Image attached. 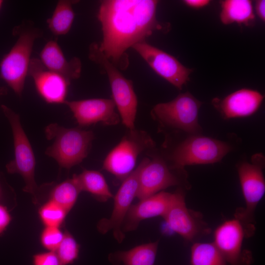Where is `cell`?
I'll return each mask as SVG.
<instances>
[{
	"label": "cell",
	"mask_w": 265,
	"mask_h": 265,
	"mask_svg": "<svg viewBox=\"0 0 265 265\" xmlns=\"http://www.w3.org/2000/svg\"><path fill=\"white\" fill-rule=\"evenodd\" d=\"M159 1L106 0L101 2L98 18L103 38L99 48L116 67L128 65L126 50L145 41L162 26L156 18Z\"/></svg>",
	"instance_id": "1"
},
{
	"label": "cell",
	"mask_w": 265,
	"mask_h": 265,
	"mask_svg": "<svg viewBox=\"0 0 265 265\" xmlns=\"http://www.w3.org/2000/svg\"><path fill=\"white\" fill-rule=\"evenodd\" d=\"M47 138L53 144L45 154L54 159L61 168L70 169L86 158L94 134L92 131L79 128H66L56 123L48 125L45 130Z\"/></svg>",
	"instance_id": "2"
},
{
	"label": "cell",
	"mask_w": 265,
	"mask_h": 265,
	"mask_svg": "<svg viewBox=\"0 0 265 265\" xmlns=\"http://www.w3.org/2000/svg\"><path fill=\"white\" fill-rule=\"evenodd\" d=\"M148 133L135 128L129 130L105 158L102 168L123 181L136 168L138 157L155 148Z\"/></svg>",
	"instance_id": "3"
},
{
	"label": "cell",
	"mask_w": 265,
	"mask_h": 265,
	"mask_svg": "<svg viewBox=\"0 0 265 265\" xmlns=\"http://www.w3.org/2000/svg\"><path fill=\"white\" fill-rule=\"evenodd\" d=\"M264 164V156L258 154L253 156L252 162H243L237 167L245 207L238 209L235 217L242 225L246 237H251L254 233L255 210L265 191L262 171Z\"/></svg>",
	"instance_id": "4"
},
{
	"label": "cell",
	"mask_w": 265,
	"mask_h": 265,
	"mask_svg": "<svg viewBox=\"0 0 265 265\" xmlns=\"http://www.w3.org/2000/svg\"><path fill=\"white\" fill-rule=\"evenodd\" d=\"M1 109L11 128L14 144V158L6 165L8 173H18L23 177L24 191L30 193L37 203L40 188L34 178L35 159L30 142L21 123L20 116L5 105Z\"/></svg>",
	"instance_id": "5"
},
{
	"label": "cell",
	"mask_w": 265,
	"mask_h": 265,
	"mask_svg": "<svg viewBox=\"0 0 265 265\" xmlns=\"http://www.w3.org/2000/svg\"><path fill=\"white\" fill-rule=\"evenodd\" d=\"M90 59L106 72L111 87L112 100L122 123L129 130L135 128L137 99L131 81L125 78L117 67L104 54L98 44L89 48Z\"/></svg>",
	"instance_id": "6"
},
{
	"label": "cell",
	"mask_w": 265,
	"mask_h": 265,
	"mask_svg": "<svg viewBox=\"0 0 265 265\" xmlns=\"http://www.w3.org/2000/svg\"><path fill=\"white\" fill-rule=\"evenodd\" d=\"M41 33L34 27L22 30L14 46L0 61L1 78L19 97L22 96L28 74L34 41Z\"/></svg>",
	"instance_id": "7"
},
{
	"label": "cell",
	"mask_w": 265,
	"mask_h": 265,
	"mask_svg": "<svg viewBox=\"0 0 265 265\" xmlns=\"http://www.w3.org/2000/svg\"><path fill=\"white\" fill-rule=\"evenodd\" d=\"M155 148L146 153L150 158L143 159L139 173L136 196L139 201L169 187L180 186L185 181L184 176H181L183 169L174 167L166 157L156 153Z\"/></svg>",
	"instance_id": "8"
},
{
	"label": "cell",
	"mask_w": 265,
	"mask_h": 265,
	"mask_svg": "<svg viewBox=\"0 0 265 265\" xmlns=\"http://www.w3.org/2000/svg\"><path fill=\"white\" fill-rule=\"evenodd\" d=\"M231 150L226 142L197 135L178 144L166 158L175 168L183 169L186 165L218 162Z\"/></svg>",
	"instance_id": "9"
},
{
	"label": "cell",
	"mask_w": 265,
	"mask_h": 265,
	"mask_svg": "<svg viewBox=\"0 0 265 265\" xmlns=\"http://www.w3.org/2000/svg\"><path fill=\"white\" fill-rule=\"evenodd\" d=\"M201 105V102L186 92L170 102L155 105L151 113L164 126L195 133L200 129L198 117Z\"/></svg>",
	"instance_id": "10"
},
{
	"label": "cell",
	"mask_w": 265,
	"mask_h": 265,
	"mask_svg": "<svg viewBox=\"0 0 265 265\" xmlns=\"http://www.w3.org/2000/svg\"><path fill=\"white\" fill-rule=\"evenodd\" d=\"M143 162V159L135 169L122 181L117 192L113 196V208L110 216L101 219L97 223V229L100 233L105 234L112 231L113 237L119 243H121L125 238L122 226L132 203L136 198L139 173Z\"/></svg>",
	"instance_id": "11"
},
{
	"label": "cell",
	"mask_w": 265,
	"mask_h": 265,
	"mask_svg": "<svg viewBox=\"0 0 265 265\" xmlns=\"http://www.w3.org/2000/svg\"><path fill=\"white\" fill-rule=\"evenodd\" d=\"M163 218L173 231L188 241L210 231L201 214L186 207L181 189L175 192L174 199Z\"/></svg>",
	"instance_id": "12"
},
{
	"label": "cell",
	"mask_w": 265,
	"mask_h": 265,
	"mask_svg": "<svg viewBox=\"0 0 265 265\" xmlns=\"http://www.w3.org/2000/svg\"><path fill=\"white\" fill-rule=\"evenodd\" d=\"M132 48L159 76L181 90L189 80L191 69L183 65L175 57L147 43H138Z\"/></svg>",
	"instance_id": "13"
},
{
	"label": "cell",
	"mask_w": 265,
	"mask_h": 265,
	"mask_svg": "<svg viewBox=\"0 0 265 265\" xmlns=\"http://www.w3.org/2000/svg\"><path fill=\"white\" fill-rule=\"evenodd\" d=\"M213 243L230 265H250L251 252L242 249L244 229L236 218L225 221L214 232Z\"/></svg>",
	"instance_id": "14"
},
{
	"label": "cell",
	"mask_w": 265,
	"mask_h": 265,
	"mask_svg": "<svg viewBox=\"0 0 265 265\" xmlns=\"http://www.w3.org/2000/svg\"><path fill=\"white\" fill-rule=\"evenodd\" d=\"M64 104L69 107L80 127L97 123L105 126H114L121 120L112 99L98 98L66 101Z\"/></svg>",
	"instance_id": "15"
},
{
	"label": "cell",
	"mask_w": 265,
	"mask_h": 265,
	"mask_svg": "<svg viewBox=\"0 0 265 265\" xmlns=\"http://www.w3.org/2000/svg\"><path fill=\"white\" fill-rule=\"evenodd\" d=\"M28 75L41 97L50 104H64L70 81L46 68L40 60L31 59Z\"/></svg>",
	"instance_id": "16"
},
{
	"label": "cell",
	"mask_w": 265,
	"mask_h": 265,
	"mask_svg": "<svg viewBox=\"0 0 265 265\" xmlns=\"http://www.w3.org/2000/svg\"><path fill=\"white\" fill-rule=\"evenodd\" d=\"M175 196V192H159L130 207L124 220L122 231L124 233L136 229L143 220L164 215Z\"/></svg>",
	"instance_id": "17"
},
{
	"label": "cell",
	"mask_w": 265,
	"mask_h": 265,
	"mask_svg": "<svg viewBox=\"0 0 265 265\" xmlns=\"http://www.w3.org/2000/svg\"><path fill=\"white\" fill-rule=\"evenodd\" d=\"M264 98L257 91L243 88L222 100L215 98L213 104L225 118L244 117L254 113L260 106Z\"/></svg>",
	"instance_id": "18"
},
{
	"label": "cell",
	"mask_w": 265,
	"mask_h": 265,
	"mask_svg": "<svg viewBox=\"0 0 265 265\" xmlns=\"http://www.w3.org/2000/svg\"><path fill=\"white\" fill-rule=\"evenodd\" d=\"M40 61L47 69L56 73L70 81L80 76L81 64L77 57L66 59L56 41H49L40 53Z\"/></svg>",
	"instance_id": "19"
},
{
	"label": "cell",
	"mask_w": 265,
	"mask_h": 265,
	"mask_svg": "<svg viewBox=\"0 0 265 265\" xmlns=\"http://www.w3.org/2000/svg\"><path fill=\"white\" fill-rule=\"evenodd\" d=\"M159 240L142 244L128 250L118 251L108 256L114 265H154Z\"/></svg>",
	"instance_id": "20"
},
{
	"label": "cell",
	"mask_w": 265,
	"mask_h": 265,
	"mask_svg": "<svg viewBox=\"0 0 265 265\" xmlns=\"http://www.w3.org/2000/svg\"><path fill=\"white\" fill-rule=\"evenodd\" d=\"M220 3V19L223 24L235 23L249 26L254 22L255 15L251 0H225Z\"/></svg>",
	"instance_id": "21"
},
{
	"label": "cell",
	"mask_w": 265,
	"mask_h": 265,
	"mask_svg": "<svg viewBox=\"0 0 265 265\" xmlns=\"http://www.w3.org/2000/svg\"><path fill=\"white\" fill-rule=\"evenodd\" d=\"M73 177L81 191L90 193L98 200L105 202L113 197L106 179L99 171L84 169L80 174Z\"/></svg>",
	"instance_id": "22"
},
{
	"label": "cell",
	"mask_w": 265,
	"mask_h": 265,
	"mask_svg": "<svg viewBox=\"0 0 265 265\" xmlns=\"http://www.w3.org/2000/svg\"><path fill=\"white\" fill-rule=\"evenodd\" d=\"M72 0H59L51 17L47 23L50 30L55 35L67 34L72 26L75 17Z\"/></svg>",
	"instance_id": "23"
},
{
	"label": "cell",
	"mask_w": 265,
	"mask_h": 265,
	"mask_svg": "<svg viewBox=\"0 0 265 265\" xmlns=\"http://www.w3.org/2000/svg\"><path fill=\"white\" fill-rule=\"evenodd\" d=\"M190 265H227L213 242H195L191 248Z\"/></svg>",
	"instance_id": "24"
},
{
	"label": "cell",
	"mask_w": 265,
	"mask_h": 265,
	"mask_svg": "<svg viewBox=\"0 0 265 265\" xmlns=\"http://www.w3.org/2000/svg\"><path fill=\"white\" fill-rule=\"evenodd\" d=\"M80 192L73 177L54 186L50 191V199L62 207L68 213L76 203Z\"/></svg>",
	"instance_id": "25"
},
{
	"label": "cell",
	"mask_w": 265,
	"mask_h": 265,
	"mask_svg": "<svg viewBox=\"0 0 265 265\" xmlns=\"http://www.w3.org/2000/svg\"><path fill=\"white\" fill-rule=\"evenodd\" d=\"M67 212L60 205L50 199L39 211L41 219L45 226L59 227L64 221Z\"/></svg>",
	"instance_id": "26"
},
{
	"label": "cell",
	"mask_w": 265,
	"mask_h": 265,
	"mask_svg": "<svg viewBox=\"0 0 265 265\" xmlns=\"http://www.w3.org/2000/svg\"><path fill=\"white\" fill-rule=\"evenodd\" d=\"M80 246L72 235L66 231L55 252L63 265L74 263L79 257Z\"/></svg>",
	"instance_id": "27"
},
{
	"label": "cell",
	"mask_w": 265,
	"mask_h": 265,
	"mask_svg": "<svg viewBox=\"0 0 265 265\" xmlns=\"http://www.w3.org/2000/svg\"><path fill=\"white\" fill-rule=\"evenodd\" d=\"M63 235L58 227L46 226L41 235V243L47 250L55 252L61 243Z\"/></svg>",
	"instance_id": "28"
},
{
	"label": "cell",
	"mask_w": 265,
	"mask_h": 265,
	"mask_svg": "<svg viewBox=\"0 0 265 265\" xmlns=\"http://www.w3.org/2000/svg\"><path fill=\"white\" fill-rule=\"evenodd\" d=\"M33 265H63L55 252L39 253L33 256Z\"/></svg>",
	"instance_id": "29"
},
{
	"label": "cell",
	"mask_w": 265,
	"mask_h": 265,
	"mask_svg": "<svg viewBox=\"0 0 265 265\" xmlns=\"http://www.w3.org/2000/svg\"><path fill=\"white\" fill-rule=\"evenodd\" d=\"M11 220V216L6 207L0 204V234L5 230Z\"/></svg>",
	"instance_id": "30"
},
{
	"label": "cell",
	"mask_w": 265,
	"mask_h": 265,
	"mask_svg": "<svg viewBox=\"0 0 265 265\" xmlns=\"http://www.w3.org/2000/svg\"><path fill=\"white\" fill-rule=\"evenodd\" d=\"M184 2L188 6L194 8H200L208 5L210 0H185Z\"/></svg>",
	"instance_id": "31"
},
{
	"label": "cell",
	"mask_w": 265,
	"mask_h": 265,
	"mask_svg": "<svg viewBox=\"0 0 265 265\" xmlns=\"http://www.w3.org/2000/svg\"><path fill=\"white\" fill-rule=\"evenodd\" d=\"M265 1L264 0H258L256 1L255 9L256 12L260 18L263 22L265 21Z\"/></svg>",
	"instance_id": "32"
},
{
	"label": "cell",
	"mask_w": 265,
	"mask_h": 265,
	"mask_svg": "<svg viewBox=\"0 0 265 265\" xmlns=\"http://www.w3.org/2000/svg\"><path fill=\"white\" fill-rule=\"evenodd\" d=\"M4 199V191L1 183L0 182V202H1Z\"/></svg>",
	"instance_id": "33"
},
{
	"label": "cell",
	"mask_w": 265,
	"mask_h": 265,
	"mask_svg": "<svg viewBox=\"0 0 265 265\" xmlns=\"http://www.w3.org/2000/svg\"><path fill=\"white\" fill-rule=\"evenodd\" d=\"M2 3H3V1L0 0V9L1 7V6H2Z\"/></svg>",
	"instance_id": "34"
},
{
	"label": "cell",
	"mask_w": 265,
	"mask_h": 265,
	"mask_svg": "<svg viewBox=\"0 0 265 265\" xmlns=\"http://www.w3.org/2000/svg\"><path fill=\"white\" fill-rule=\"evenodd\" d=\"M2 91H0V94L1 93H2Z\"/></svg>",
	"instance_id": "35"
}]
</instances>
